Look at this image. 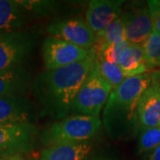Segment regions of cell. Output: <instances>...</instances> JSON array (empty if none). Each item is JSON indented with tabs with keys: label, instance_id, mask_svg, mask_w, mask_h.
Returning <instances> with one entry per match:
<instances>
[{
	"label": "cell",
	"instance_id": "44dd1931",
	"mask_svg": "<svg viewBox=\"0 0 160 160\" xmlns=\"http://www.w3.org/2000/svg\"><path fill=\"white\" fill-rule=\"evenodd\" d=\"M25 12L34 14H46L52 8L51 2L47 1H18Z\"/></svg>",
	"mask_w": 160,
	"mask_h": 160
},
{
	"label": "cell",
	"instance_id": "5bb4252c",
	"mask_svg": "<svg viewBox=\"0 0 160 160\" xmlns=\"http://www.w3.org/2000/svg\"><path fill=\"white\" fill-rule=\"evenodd\" d=\"M31 86V76L22 66L0 72V98L25 96Z\"/></svg>",
	"mask_w": 160,
	"mask_h": 160
},
{
	"label": "cell",
	"instance_id": "603a6c76",
	"mask_svg": "<svg viewBox=\"0 0 160 160\" xmlns=\"http://www.w3.org/2000/svg\"><path fill=\"white\" fill-rule=\"evenodd\" d=\"M150 75H151L150 86H154L155 88L158 89L160 91V69H155L152 72H150Z\"/></svg>",
	"mask_w": 160,
	"mask_h": 160
},
{
	"label": "cell",
	"instance_id": "7402d4cb",
	"mask_svg": "<svg viewBox=\"0 0 160 160\" xmlns=\"http://www.w3.org/2000/svg\"><path fill=\"white\" fill-rule=\"evenodd\" d=\"M153 27L160 35V0H150L147 2Z\"/></svg>",
	"mask_w": 160,
	"mask_h": 160
},
{
	"label": "cell",
	"instance_id": "9c48e42d",
	"mask_svg": "<svg viewBox=\"0 0 160 160\" xmlns=\"http://www.w3.org/2000/svg\"><path fill=\"white\" fill-rule=\"evenodd\" d=\"M47 32L51 37L69 42L86 50H92L95 45V33L86 20L81 18L56 20L50 23Z\"/></svg>",
	"mask_w": 160,
	"mask_h": 160
},
{
	"label": "cell",
	"instance_id": "ac0fdd59",
	"mask_svg": "<svg viewBox=\"0 0 160 160\" xmlns=\"http://www.w3.org/2000/svg\"><path fill=\"white\" fill-rule=\"evenodd\" d=\"M95 62L103 78L112 86L113 89L122 84V82L126 78L122 69L117 63L109 62L96 53Z\"/></svg>",
	"mask_w": 160,
	"mask_h": 160
},
{
	"label": "cell",
	"instance_id": "4fadbf2b",
	"mask_svg": "<svg viewBox=\"0 0 160 160\" xmlns=\"http://www.w3.org/2000/svg\"><path fill=\"white\" fill-rule=\"evenodd\" d=\"M138 131L160 126V91L149 86L140 98L137 108Z\"/></svg>",
	"mask_w": 160,
	"mask_h": 160
},
{
	"label": "cell",
	"instance_id": "d6986e66",
	"mask_svg": "<svg viewBox=\"0 0 160 160\" xmlns=\"http://www.w3.org/2000/svg\"><path fill=\"white\" fill-rule=\"evenodd\" d=\"M145 62L149 69L160 67V35L153 27V30L142 45Z\"/></svg>",
	"mask_w": 160,
	"mask_h": 160
},
{
	"label": "cell",
	"instance_id": "5b68a950",
	"mask_svg": "<svg viewBox=\"0 0 160 160\" xmlns=\"http://www.w3.org/2000/svg\"><path fill=\"white\" fill-rule=\"evenodd\" d=\"M94 52L109 62L119 65L126 78L148 73L149 70L145 62L142 45L131 44L126 41L118 45L94 50Z\"/></svg>",
	"mask_w": 160,
	"mask_h": 160
},
{
	"label": "cell",
	"instance_id": "6da1fadb",
	"mask_svg": "<svg viewBox=\"0 0 160 160\" xmlns=\"http://www.w3.org/2000/svg\"><path fill=\"white\" fill-rule=\"evenodd\" d=\"M94 63L95 52L92 49L84 61L41 73L33 84V92L42 114L56 121L69 117L75 97Z\"/></svg>",
	"mask_w": 160,
	"mask_h": 160
},
{
	"label": "cell",
	"instance_id": "7c38bea8",
	"mask_svg": "<svg viewBox=\"0 0 160 160\" xmlns=\"http://www.w3.org/2000/svg\"><path fill=\"white\" fill-rule=\"evenodd\" d=\"M126 41L142 45L153 30V23L147 6H139L124 13Z\"/></svg>",
	"mask_w": 160,
	"mask_h": 160
},
{
	"label": "cell",
	"instance_id": "8992f818",
	"mask_svg": "<svg viewBox=\"0 0 160 160\" xmlns=\"http://www.w3.org/2000/svg\"><path fill=\"white\" fill-rule=\"evenodd\" d=\"M38 136L33 123L0 125V157L22 156L32 151Z\"/></svg>",
	"mask_w": 160,
	"mask_h": 160
},
{
	"label": "cell",
	"instance_id": "7a4b0ae2",
	"mask_svg": "<svg viewBox=\"0 0 160 160\" xmlns=\"http://www.w3.org/2000/svg\"><path fill=\"white\" fill-rule=\"evenodd\" d=\"M151 84V75L127 78L114 88L102 112L103 128L111 140L138 131L137 108L140 98Z\"/></svg>",
	"mask_w": 160,
	"mask_h": 160
},
{
	"label": "cell",
	"instance_id": "9a60e30c",
	"mask_svg": "<svg viewBox=\"0 0 160 160\" xmlns=\"http://www.w3.org/2000/svg\"><path fill=\"white\" fill-rule=\"evenodd\" d=\"M25 18V11L18 1L0 0V35L20 31Z\"/></svg>",
	"mask_w": 160,
	"mask_h": 160
},
{
	"label": "cell",
	"instance_id": "3957f363",
	"mask_svg": "<svg viewBox=\"0 0 160 160\" xmlns=\"http://www.w3.org/2000/svg\"><path fill=\"white\" fill-rule=\"evenodd\" d=\"M102 126V120L99 118L71 115L48 126L40 133L39 139L47 147L86 142L97 134Z\"/></svg>",
	"mask_w": 160,
	"mask_h": 160
},
{
	"label": "cell",
	"instance_id": "484cf974",
	"mask_svg": "<svg viewBox=\"0 0 160 160\" xmlns=\"http://www.w3.org/2000/svg\"><path fill=\"white\" fill-rule=\"evenodd\" d=\"M159 68H160V67H159Z\"/></svg>",
	"mask_w": 160,
	"mask_h": 160
},
{
	"label": "cell",
	"instance_id": "d4e9b609",
	"mask_svg": "<svg viewBox=\"0 0 160 160\" xmlns=\"http://www.w3.org/2000/svg\"><path fill=\"white\" fill-rule=\"evenodd\" d=\"M0 160H25L22 156H12V157H7V158H0Z\"/></svg>",
	"mask_w": 160,
	"mask_h": 160
},
{
	"label": "cell",
	"instance_id": "ffe728a7",
	"mask_svg": "<svg viewBox=\"0 0 160 160\" xmlns=\"http://www.w3.org/2000/svg\"><path fill=\"white\" fill-rule=\"evenodd\" d=\"M160 146V126L140 131L138 139V154H148Z\"/></svg>",
	"mask_w": 160,
	"mask_h": 160
},
{
	"label": "cell",
	"instance_id": "52a82bcc",
	"mask_svg": "<svg viewBox=\"0 0 160 160\" xmlns=\"http://www.w3.org/2000/svg\"><path fill=\"white\" fill-rule=\"evenodd\" d=\"M91 52L51 36L47 37L42 45V57L46 70L60 69L84 61Z\"/></svg>",
	"mask_w": 160,
	"mask_h": 160
},
{
	"label": "cell",
	"instance_id": "ba28073f",
	"mask_svg": "<svg viewBox=\"0 0 160 160\" xmlns=\"http://www.w3.org/2000/svg\"><path fill=\"white\" fill-rule=\"evenodd\" d=\"M35 47V38L29 31L0 35V72L22 66Z\"/></svg>",
	"mask_w": 160,
	"mask_h": 160
},
{
	"label": "cell",
	"instance_id": "cb8c5ba5",
	"mask_svg": "<svg viewBox=\"0 0 160 160\" xmlns=\"http://www.w3.org/2000/svg\"><path fill=\"white\" fill-rule=\"evenodd\" d=\"M144 160H160V146L146 155Z\"/></svg>",
	"mask_w": 160,
	"mask_h": 160
},
{
	"label": "cell",
	"instance_id": "30bf717a",
	"mask_svg": "<svg viewBox=\"0 0 160 160\" xmlns=\"http://www.w3.org/2000/svg\"><path fill=\"white\" fill-rule=\"evenodd\" d=\"M121 0H92L88 4L86 21L91 29L97 34L118 20L122 13Z\"/></svg>",
	"mask_w": 160,
	"mask_h": 160
},
{
	"label": "cell",
	"instance_id": "277c9868",
	"mask_svg": "<svg viewBox=\"0 0 160 160\" xmlns=\"http://www.w3.org/2000/svg\"><path fill=\"white\" fill-rule=\"evenodd\" d=\"M113 90L100 73L96 62L72 103L71 115L99 118Z\"/></svg>",
	"mask_w": 160,
	"mask_h": 160
},
{
	"label": "cell",
	"instance_id": "e0dca14e",
	"mask_svg": "<svg viewBox=\"0 0 160 160\" xmlns=\"http://www.w3.org/2000/svg\"><path fill=\"white\" fill-rule=\"evenodd\" d=\"M126 41V19L122 14L108 27L95 34V45L92 49L100 50L103 47L118 45Z\"/></svg>",
	"mask_w": 160,
	"mask_h": 160
},
{
	"label": "cell",
	"instance_id": "2e32d148",
	"mask_svg": "<svg viewBox=\"0 0 160 160\" xmlns=\"http://www.w3.org/2000/svg\"><path fill=\"white\" fill-rule=\"evenodd\" d=\"M91 149L92 144L87 142L53 145L42 151L39 160H83Z\"/></svg>",
	"mask_w": 160,
	"mask_h": 160
},
{
	"label": "cell",
	"instance_id": "8fae6325",
	"mask_svg": "<svg viewBox=\"0 0 160 160\" xmlns=\"http://www.w3.org/2000/svg\"><path fill=\"white\" fill-rule=\"evenodd\" d=\"M33 104L26 96L0 98V125L32 123Z\"/></svg>",
	"mask_w": 160,
	"mask_h": 160
}]
</instances>
